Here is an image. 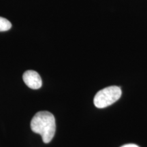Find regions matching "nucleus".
Wrapping results in <instances>:
<instances>
[{
  "instance_id": "f03ea898",
  "label": "nucleus",
  "mask_w": 147,
  "mask_h": 147,
  "mask_svg": "<svg viewBox=\"0 0 147 147\" xmlns=\"http://www.w3.org/2000/svg\"><path fill=\"white\" fill-rule=\"evenodd\" d=\"M121 93V88L117 86L104 88L96 93L93 102L95 106L98 108L108 107L120 98Z\"/></svg>"
},
{
  "instance_id": "f257e3e1",
  "label": "nucleus",
  "mask_w": 147,
  "mask_h": 147,
  "mask_svg": "<svg viewBox=\"0 0 147 147\" xmlns=\"http://www.w3.org/2000/svg\"><path fill=\"white\" fill-rule=\"evenodd\" d=\"M31 129L34 133L41 136L44 142L49 143L54 137L56 130L54 116L48 111L38 112L32 119Z\"/></svg>"
},
{
  "instance_id": "7ed1b4c3",
  "label": "nucleus",
  "mask_w": 147,
  "mask_h": 147,
  "mask_svg": "<svg viewBox=\"0 0 147 147\" xmlns=\"http://www.w3.org/2000/svg\"><path fill=\"white\" fill-rule=\"evenodd\" d=\"M23 81L27 87L32 89H38L42 87V81L40 74L36 71L27 70L23 75Z\"/></svg>"
},
{
  "instance_id": "20e7f679",
  "label": "nucleus",
  "mask_w": 147,
  "mask_h": 147,
  "mask_svg": "<svg viewBox=\"0 0 147 147\" xmlns=\"http://www.w3.org/2000/svg\"><path fill=\"white\" fill-rule=\"evenodd\" d=\"M12 27V24L6 18L0 16V32H6Z\"/></svg>"
},
{
  "instance_id": "39448f33",
  "label": "nucleus",
  "mask_w": 147,
  "mask_h": 147,
  "mask_svg": "<svg viewBox=\"0 0 147 147\" xmlns=\"http://www.w3.org/2000/svg\"><path fill=\"white\" fill-rule=\"evenodd\" d=\"M121 147H139V146H138V145L134 144H128L123 145V146Z\"/></svg>"
}]
</instances>
